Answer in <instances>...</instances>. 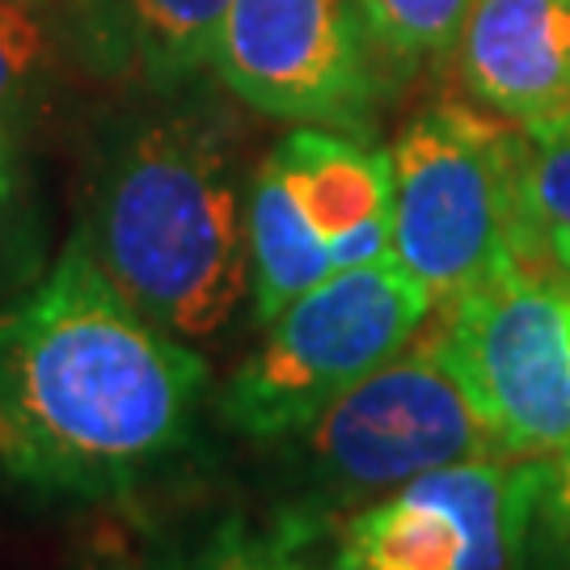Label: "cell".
Wrapping results in <instances>:
<instances>
[{"label":"cell","mask_w":570,"mask_h":570,"mask_svg":"<svg viewBox=\"0 0 570 570\" xmlns=\"http://www.w3.org/2000/svg\"><path fill=\"white\" fill-rule=\"evenodd\" d=\"M212 68L258 115L346 136H367L381 98L360 0H233Z\"/></svg>","instance_id":"obj_7"},{"label":"cell","mask_w":570,"mask_h":570,"mask_svg":"<svg viewBox=\"0 0 570 570\" xmlns=\"http://www.w3.org/2000/svg\"><path fill=\"white\" fill-rule=\"evenodd\" d=\"M245 233H249V292L258 322L279 317L296 296H305L308 287L334 275L330 242L313 228L271 157L249 186Z\"/></svg>","instance_id":"obj_12"},{"label":"cell","mask_w":570,"mask_h":570,"mask_svg":"<svg viewBox=\"0 0 570 570\" xmlns=\"http://www.w3.org/2000/svg\"><path fill=\"white\" fill-rule=\"evenodd\" d=\"M508 461L570 444V279L515 266L473 287L435 334Z\"/></svg>","instance_id":"obj_6"},{"label":"cell","mask_w":570,"mask_h":570,"mask_svg":"<svg viewBox=\"0 0 570 570\" xmlns=\"http://www.w3.org/2000/svg\"><path fill=\"white\" fill-rule=\"evenodd\" d=\"M456 47L469 94L503 119L570 102V0H473Z\"/></svg>","instance_id":"obj_9"},{"label":"cell","mask_w":570,"mask_h":570,"mask_svg":"<svg viewBox=\"0 0 570 570\" xmlns=\"http://www.w3.org/2000/svg\"><path fill=\"white\" fill-rule=\"evenodd\" d=\"M532 524L570 558V444L532 461Z\"/></svg>","instance_id":"obj_17"},{"label":"cell","mask_w":570,"mask_h":570,"mask_svg":"<svg viewBox=\"0 0 570 570\" xmlns=\"http://www.w3.org/2000/svg\"><path fill=\"white\" fill-rule=\"evenodd\" d=\"M532 524V461L482 456L343 515L364 570H511Z\"/></svg>","instance_id":"obj_8"},{"label":"cell","mask_w":570,"mask_h":570,"mask_svg":"<svg viewBox=\"0 0 570 570\" xmlns=\"http://www.w3.org/2000/svg\"><path fill=\"white\" fill-rule=\"evenodd\" d=\"M233 0H68L72 47L110 81L174 94L212 68Z\"/></svg>","instance_id":"obj_10"},{"label":"cell","mask_w":570,"mask_h":570,"mask_svg":"<svg viewBox=\"0 0 570 570\" xmlns=\"http://www.w3.org/2000/svg\"><path fill=\"white\" fill-rule=\"evenodd\" d=\"M393 161V258L435 308L515 266H546L524 204V136L465 102L402 127Z\"/></svg>","instance_id":"obj_3"},{"label":"cell","mask_w":570,"mask_h":570,"mask_svg":"<svg viewBox=\"0 0 570 570\" xmlns=\"http://www.w3.org/2000/svg\"><path fill=\"white\" fill-rule=\"evenodd\" d=\"M524 204L541 263L570 279V102L524 122Z\"/></svg>","instance_id":"obj_14"},{"label":"cell","mask_w":570,"mask_h":570,"mask_svg":"<svg viewBox=\"0 0 570 570\" xmlns=\"http://www.w3.org/2000/svg\"><path fill=\"white\" fill-rule=\"evenodd\" d=\"M9 452H13V440H9V431L0 423V461H9Z\"/></svg>","instance_id":"obj_20"},{"label":"cell","mask_w":570,"mask_h":570,"mask_svg":"<svg viewBox=\"0 0 570 570\" xmlns=\"http://www.w3.org/2000/svg\"><path fill=\"white\" fill-rule=\"evenodd\" d=\"M275 444L301 490L292 508L338 520L423 473L503 456L435 338L397 351Z\"/></svg>","instance_id":"obj_4"},{"label":"cell","mask_w":570,"mask_h":570,"mask_svg":"<svg viewBox=\"0 0 570 570\" xmlns=\"http://www.w3.org/2000/svg\"><path fill=\"white\" fill-rule=\"evenodd\" d=\"M271 161L279 165L296 204L326 242L367 216L393 212L389 148H367L364 140L330 127H296L271 148Z\"/></svg>","instance_id":"obj_11"},{"label":"cell","mask_w":570,"mask_h":570,"mask_svg":"<svg viewBox=\"0 0 570 570\" xmlns=\"http://www.w3.org/2000/svg\"><path fill=\"white\" fill-rule=\"evenodd\" d=\"M56 35L42 0H0V110L18 115L42 89Z\"/></svg>","instance_id":"obj_16"},{"label":"cell","mask_w":570,"mask_h":570,"mask_svg":"<svg viewBox=\"0 0 570 570\" xmlns=\"http://www.w3.org/2000/svg\"><path fill=\"white\" fill-rule=\"evenodd\" d=\"M473 0H360L376 56L414 68L440 60L461 42Z\"/></svg>","instance_id":"obj_15"},{"label":"cell","mask_w":570,"mask_h":570,"mask_svg":"<svg viewBox=\"0 0 570 570\" xmlns=\"http://www.w3.org/2000/svg\"><path fill=\"white\" fill-rule=\"evenodd\" d=\"M393 254V212L385 216H367L360 225H351L330 242V263L334 271H351V266L381 263Z\"/></svg>","instance_id":"obj_18"},{"label":"cell","mask_w":570,"mask_h":570,"mask_svg":"<svg viewBox=\"0 0 570 570\" xmlns=\"http://www.w3.org/2000/svg\"><path fill=\"white\" fill-rule=\"evenodd\" d=\"M161 570H364L343 541L338 515L287 508L275 524H220Z\"/></svg>","instance_id":"obj_13"},{"label":"cell","mask_w":570,"mask_h":570,"mask_svg":"<svg viewBox=\"0 0 570 570\" xmlns=\"http://www.w3.org/2000/svg\"><path fill=\"white\" fill-rule=\"evenodd\" d=\"M21 199V140H18V115L0 110V228L9 225L13 207Z\"/></svg>","instance_id":"obj_19"},{"label":"cell","mask_w":570,"mask_h":570,"mask_svg":"<svg viewBox=\"0 0 570 570\" xmlns=\"http://www.w3.org/2000/svg\"><path fill=\"white\" fill-rule=\"evenodd\" d=\"M431 313L423 284L393 254L334 271L266 322L263 343L220 393V414L249 440L275 444L406 351Z\"/></svg>","instance_id":"obj_5"},{"label":"cell","mask_w":570,"mask_h":570,"mask_svg":"<svg viewBox=\"0 0 570 570\" xmlns=\"http://www.w3.org/2000/svg\"><path fill=\"white\" fill-rule=\"evenodd\" d=\"M207 364L110 284L77 228L0 308L4 465L42 490L122 494L195 440Z\"/></svg>","instance_id":"obj_1"},{"label":"cell","mask_w":570,"mask_h":570,"mask_svg":"<svg viewBox=\"0 0 570 570\" xmlns=\"http://www.w3.org/2000/svg\"><path fill=\"white\" fill-rule=\"evenodd\" d=\"M245 216L220 119L204 106H157L110 127L81 233L148 322L199 343L233 322L249 287Z\"/></svg>","instance_id":"obj_2"}]
</instances>
